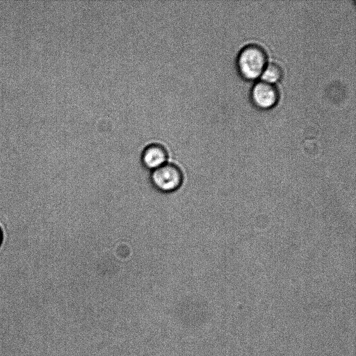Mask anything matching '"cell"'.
<instances>
[{
  "instance_id": "5",
  "label": "cell",
  "mask_w": 356,
  "mask_h": 356,
  "mask_svg": "<svg viewBox=\"0 0 356 356\" xmlns=\"http://www.w3.org/2000/svg\"><path fill=\"white\" fill-rule=\"evenodd\" d=\"M282 76V70L280 66L275 63L266 64L261 74V80L270 83L278 81Z\"/></svg>"
},
{
  "instance_id": "2",
  "label": "cell",
  "mask_w": 356,
  "mask_h": 356,
  "mask_svg": "<svg viewBox=\"0 0 356 356\" xmlns=\"http://www.w3.org/2000/svg\"><path fill=\"white\" fill-rule=\"evenodd\" d=\"M183 175L181 170L172 163H165L152 170L151 181L154 187L161 192H172L179 188Z\"/></svg>"
},
{
  "instance_id": "3",
  "label": "cell",
  "mask_w": 356,
  "mask_h": 356,
  "mask_svg": "<svg viewBox=\"0 0 356 356\" xmlns=\"http://www.w3.org/2000/svg\"><path fill=\"white\" fill-rule=\"evenodd\" d=\"M278 91L273 83L264 81H257L252 88L250 97L253 104L258 108L268 109L277 102Z\"/></svg>"
},
{
  "instance_id": "4",
  "label": "cell",
  "mask_w": 356,
  "mask_h": 356,
  "mask_svg": "<svg viewBox=\"0 0 356 356\" xmlns=\"http://www.w3.org/2000/svg\"><path fill=\"white\" fill-rule=\"evenodd\" d=\"M168 153L165 147L157 143L147 145L142 153V162L144 166L152 170L163 165L167 160Z\"/></svg>"
},
{
  "instance_id": "6",
  "label": "cell",
  "mask_w": 356,
  "mask_h": 356,
  "mask_svg": "<svg viewBox=\"0 0 356 356\" xmlns=\"http://www.w3.org/2000/svg\"><path fill=\"white\" fill-rule=\"evenodd\" d=\"M2 238H3L2 232H1V229L0 228V245H1V241H2Z\"/></svg>"
},
{
  "instance_id": "1",
  "label": "cell",
  "mask_w": 356,
  "mask_h": 356,
  "mask_svg": "<svg viewBox=\"0 0 356 356\" xmlns=\"http://www.w3.org/2000/svg\"><path fill=\"white\" fill-rule=\"evenodd\" d=\"M267 56L264 49L258 44L244 47L237 58V67L245 79L252 80L260 76L266 65Z\"/></svg>"
}]
</instances>
